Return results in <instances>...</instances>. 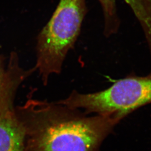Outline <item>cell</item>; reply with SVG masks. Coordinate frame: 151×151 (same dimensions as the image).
<instances>
[{"label": "cell", "mask_w": 151, "mask_h": 151, "mask_svg": "<svg viewBox=\"0 0 151 151\" xmlns=\"http://www.w3.org/2000/svg\"><path fill=\"white\" fill-rule=\"evenodd\" d=\"M25 131L24 151H99L118 122L87 116L58 102L29 99L15 108Z\"/></svg>", "instance_id": "6da1fadb"}, {"label": "cell", "mask_w": 151, "mask_h": 151, "mask_svg": "<svg viewBox=\"0 0 151 151\" xmlns=\"http://www.w3.org/2000/svg\"><path fill=\"white\" fill-rule=\"evenodd\" d=\"M87 12L86 0H60L53 15L38 37L35 67L44 84L49 76L60 73L73 48Z\"/></svg>", "instance_id": "7a4b0ae2"}, {"label": "cell", "mask_w": 151, "mask_h": 151, "mask_svg": "<svg viewBox=\"0 0 151 151\" xmlns=\"http://www.w3.org/2000/svg\"><path fill=\"white\" fill-rule=\"evenodd\" d=\"M58 103L74 109H83L119 122L138 108L151 103V71L145 76L133 74L114 82L101 91L81 93L73 91Z\"/></svg>", "instance_id": "3957f363"}, {"label": "cell", "mask_w": 151, "mask_h": 151, "mask_svg": "<svg viewBox=\"0 0 151 151\" xmlns=\"http://www.w3.org/2000/svg\"><path fill=\"white\" fill-rule=\"evenodd\" d=\"M103 9L104 34L109 37L119 30L120 20L116 0H98ZM129 6L144 32L148 48L151 50V0H124Z\"/></svg>", "instance_id": "277c9868"}, {"label": "cell", "mask_w": 151, "mask_h": 151, "mask_svg": "<svg viewBox=\"0 0 151 151\" xmlns=\"http://www.w3.org/2000/svg\"><path fill=\"white\" fill-rule=\"evenodd\" d=\"M35 70V67L28 70L22 68L16 53H11L7 63L0 55V110L14 108V99L18 87Z\"/></svg>", "instance_id": "5b68a950"}, {"label": "cell", "mask_w": 151, "mask_h": 151, "mask_svg": "<svg viewBox=\"0 0 151 151\" xmlns=\"http://www.w3.org/2000/svg\"><path fill=\"white\" fill-rule=\"evenodd\" d=\"M25 131L14 108L0 110V151H24Z\"/></svg>", "instance_id": "8992f818"}]
</instances>
